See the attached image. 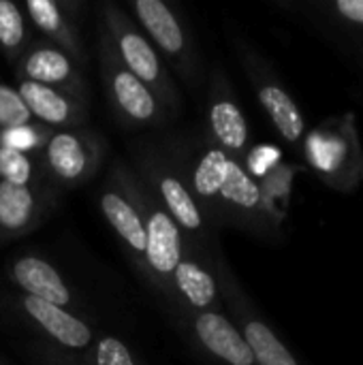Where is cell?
Returning a JSON list of instances; mask_svg holds the SVG:
<instances>
[{"label":"cell","mask_w":363,"mask_h":365,"mask_svg":"<svg viewBox=\"0 0 363 365\" xmlns=\"http://www.w3.org/2000/svg\"><path fill=\"white\" fill-rule=\"evenodd\" d=\"M45 158L51 173L62 182H79L92 173V152L77 133H56L49 137Z\"/></svg>","instance_id":"obj_16"},{"label":"cell","mask_w":363,"mask_h":365,"mask_svg":"<svg viewBox=\"0 0 363 365\" xmlns=\"http://www.w3.org/2000/svg\"><path fill=\"white\" fill-rule=\"evenodd\" d=\"M94 364L96 365H139L128 346L113 338V336H103L96 346H94Z\"/></svg>","instance_id":"obj_26"},{"label":"cell","mask_w":363,"mask_h":365,"mask_svg":"<svg viewBox=\"0 0 363 365\" xmlns=\"http://www.w3.org/2000/svg\"><path fill=\"white\" fill-rule=\"evenodd\" d=\"M223 272V289L229 299V306L235 314L237 329L244 336L255 364L257 365H302L300 359L293 355V351L282 342V338L272 329V325L255 310V306L248 302V297L242 293L237 280L229 272L227 265L220 263Z\"/></svg>","instance_id":"obj_4"},{"label":"cell","mask_w":363,"mask_h":365,"mask_svg":"<svg viewBox=\"0 0 363 365\" xmlns=\"http://www.w3.org/2000/svg\"><path fill=\"white\" fill-rule=\"evenodd\" d=\"M133 9L139 24L169 58L180 60L188 53L184 28L175 13L163 0H135Z\"/></svg>","instance_id":"obj_14"},{"label":"cell","mask_w":363,"mask_h":365,"mask_svg":"<svg viewBox=\"0 0 363 365\" xmlns=\"http://www.w3.org/2000/svg\"><path fill=\"white\" fill-rule=\"evenodd\" d=\"M175 293L195 310L205 312L218 302V284L205 267L195 263L193 259H182L173 272Z\"/></svg>","instance_id":"obj_18"},{"label":"cell","mask_w":363,"mask_h":365,"mask_svg":"<svg viewBox=\"0 0 363 365\" xmlns=\"http://www.w3.org/2000/svg\"><path fill=\"white\" fill-rule=\"evenodd\" d=\"M21 73H24V79L56 88L68 96H71V92L75 94L81 90L79 73H77L73 60L58 47H49V45L34 47L26 56V60L21 64Z\"/></svg>","instance_id":"obj_10"},{"label":"cell","mask_w":363,"mask_h":365,"mask_svg":"<svg viewBox=\"0 0 363 365\" xmlns=\"http://www.w3.org/2000/svg\"><path fill=\"white\" fill-rule=\"evenodd\" d=\"M47 364L49 365H79V364H73V361H68L64 355H60V353H51L49 357H47Z\"/></svg>","instance_id":"obj_27"},{"label":"cell","mask_w":363,"mask_h":365,"mask_svg":"<svg viewBox=\"0 0 363 365\" xmlns=\"http://www.w3.org/2000/svg\"><path fill=\"white\" fill-rule=\"evenodd\" d=\"M36 220V199L28 186L0 182V233L17 235Z\"/></svg>","instance_id":"obj_20"},{"label":"cell","mask_w":363,"mask_h":365,"mask_svg":"<svg viewBox=\"0 0 363 365\" xmlns=\"http://www.w3.org/2000/svg\"><path fill=\"white\" fill-rule=\"evenodd\" d=\"M193 331L199 344L223 365H257L237 325L216 310L197 312Z\"/></svg>","instance_id":"obj_8"},{"label":"cell","mask_w":363,"mask_h":365,"mask_svg":"<svg viewBox=\"0 0 363 365\" xmlns=\"http://www.w3.org/2000/svg\"><path fill=\"white\" fill-rule=\"evenodd\" d=\"M242 58H244L246 71L255 83L257 98H259L263 111L270 115L274 128L289 145L300 148L306 137V120H304V113L297 107L295 98L285 88V83L276 77L272 66L255 49L244 47Z\"/></svg>","instance_id":"obj_3"},{"label":"cell","mask_w":363,"mask_h":365,"mask_svg":"<svg viewBox=\"0 0 363 365\" xmlns=\"http://www.w3.org/2000/svg\"><path fill=\"white\" fill-rule=\"evenodd\" d=\"M109 92L116 107L133 122L148 124L158 120V98L122 64L109 71Z\"/></svg>","instance_id":"obj_15"},{"label":"cell","mask_w":363,"mask_h":365,"mask_svg":"<svg viewBox=\"0 0 363 365\" xmlns=\"http://www.w3.org/2000/svg\"><path fill=\"white\" fill-rule=\"evenodd\" d=\"M21 308L53 342H58L64 349L81 351V349H88L94 340L90 325L79 321L64 308H58L53 304L41 302L30 295H24Z\"/></svg>","instance_id":"obj_9"},{"label":"cell","mask_w":363,"mask_h":365,"mask_svg":"<svg viewBox=\"0 0 363 365\" xmlns=\"http://www.w3.org/2000/svg\"><path fill=\"white\" fill-rule=\"evenodd\" d=\"M216 199L225 203L223 207H227L229 216L246 231H252L263 237L278 235V222L274 220L272 210L267 207L263 188L252 180V175L237 158H231L225 184Z\"/></svg>","instance_id":"obj_5"},{"label":"cell","mask_w":363,"mask_h":365,"mask_svg":"<svg viewBox=\"0 0 363 365\" xmlns=\"http://www.w3.org/2000/svg\"><path fill=\"white\" fill-rule=\"evenodd\" d=\"M148 214L143 216L145 222V252L143 263L145 267L158 276L160 280L173 278L175 267L182 261V233L173 218L165 212V207H158L150 203Z\"/></svg>","instance_id":"obj_7"},{"label":"cell","mask_w":363,"mask_h":365,"mask_svg":"<svg viewBox=\"0 0 363 365\" xmlns=\"http://www.w3.org/2000/svg\"><path fill=\"white\" fill-rule=\"evenodd\" d=\"M13 280L26 295L64 308L71 304V291L58 269L39 257H21L13 263Z\"/></svg>","instance_id":"obj_13"},{"label":"cell","mask_w":363,"mask_h":365,"mask_svg":"<svg viewBox=\"0 0 363 365\" xmlns=\"http://www.w3.org/2000/svg\"><path fill=\"white\" fill-rule=\"evenodd\" d=\"M210 130L214 141L223 152H227L231 158H237L246 152L248 148V122L237 105V101L229 94L223 92L220 96L214 98L210 107Z\"/></svg>","instance_id":"obj_17"},{"label":"cell","mask_w":363,"mask_h":365,"mask_svg":"<svg viewBox=\"0 0 363 365\" xmlns=\"http://www.w3.org/2000/svg\"><path fill=\"white\" fill-rule=\"evenodd\" d=\"M28 17L34 21V26L45 32L49 38H56L64 49L73 51L75 56H81L79 41L73 32V28L64 21V15L60 11V4L53 0H28L26 2Z\"/></svg>","instance_id":"obj_22"},{"label":"cell","mask_w":363,"mask_h":365,"mask_svg":"<svg viewBox=\"0 0 363 365\" xmlns=\"http://www.w3.org/2000/svg\"><path fill=\"white\" fill-rule=\"evenodd\" d=\"M229 165L231 156L227 152H223L218 145L208 148L193 169V197H199L201 201L216 199L225 184Z\"/></svg>","instance_id":"obj_21"},{"label":"cell","mask_w":363,"mask_h":365,"mask_svg":"<svg viewBox=\"0 0 363 365\" xmlns=\"http://www.w3.org/2000/svg\"><path fill=\"white\" fill-rule=\"evenodd\" d=\"M26 41V24L19 6L11 0H0V45L9 53L21 49Z\"/></svg>","instance_id":"obj_23"},{"label":"cell","mask_w":363,"mask_h":365,"mask_svg":"<svg viewBox=\"0 0 363 365\" xmlns=\"http://www.w3.org/2000/svg\"><path fill=\"white\" fill-rule=\"evenodd\" d=\"M282 6L363 73V0H297Z\"/></svg>","instance_id":"obj_2"},{"label":"cell","mask_w":363,"mask_h":365,"mask_svg":"<svg viewBox=\"0 0 363 365\" xmlns=\"http://www.w3.org/2000/svg\"><path fill=\"white\" fill-rule=\"evenodd\" d=\"M304 156L325 186L338 192H353L363 180V148L353 113L327 118L306 133Z\"/></svg>","instance_id":"obj_1"},{"label":"cell","mask_w":363,"mask_h":365,"mask_svg":"<svg viewBox=\"0 0 363 365\" xmlns=\"http://www.w3.org/2000/svg\"><path fill=\"white\" fill-rule=\"evenodd\" d=\"M19 96L30 115L49 126H71L81 122L86 115V109L79 101H73L68 94L56 88L41 86L28 79H21Z\"/></svg>","instance_id":"obj_11"},{"label":"cell","mask_w":363,"mask_h":365,"mask_svg":"<svg viewBox=\"0 0 363 365\" xmlns=\"http://www.w3.org/2000/svg\"><path fill=\"white\" fill-rule=\"evenodd\" d=\"M107 21L111 28V38L120 53V60L124 62V68L131 71L150 90H156L160 96H167V101H175V94L171 92V88L167 83L160 58H158L156 49L150 45V41L143 34H139L120 15H109Z\"/></svg>","instance_id":"obj_6"},{"label":"cell","mask_w":363,"mask_h":365,"mask_svg":"<svg viewBox=\"0 0 363 365\" xmlns=\"http://www.w3.org/2000/svg\"><path fill=\"white\" fill-rule=\"evenodd\" d=\"M158 192L165 203V212L173 218L178 229L197 233L203 229V214L193 197V192L173 173H158Z\"/></svg>","instance_id":"obj_19"},{"label":"cell","mask_w":363,"mask_h":365,"mask_svg":"<svg viewBox=\"0 0 363 365\" xmlns=\"http://www.w3.org/2000/svg\"><path fill=\"white\" fill-rule=\"evenodd\" d=\"M32 115L28 107L24 105L21 96L17 90L0 83V128H21L30 126Z\"/></svg>","instance_id":"obj_25"},{"label":"cell","mask_w":363,"mask_h":365,"mask_svg":"<svg viewBox=\"0 0 363 365\" xmlns=\"http://www.w3.org/2000/svg\"><path fill=\"white\" fill-rule=\"evenodd\" d=\"M137 195L128 199L120 190H103L101 195V212L111 225V229L118 233V237L124 242L131 255L143 261L145 252V222L141 207L137 205Z\"/></svg>","instance_id":"obj_12"},{"label":"cell","mask_w":363,"mask_h":365,"mask_svg":"<svg viewBox=\"0 0 363 365\" xmlns=\"http://www.w3.org/2000/svg\"><path fill=\"white\" fill-rule=\"evenodd\" d=\"M32 180V163L26 152L0 145V182L28 186Z\"/></svg>","instance_id":"obj_24"}]
</instances>
